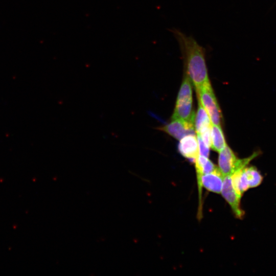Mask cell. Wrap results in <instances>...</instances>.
Listing matches in <instances>:
<instances>
[{
    "label": "cell",
    "instance_id": "obj_1",
    "mask_svg": "<svg viewBox=\"0 0 276 276\" xmlns=\"http://www.w3.org/2000/svg\"><path fill=\"white\" fill-rule=\"evenodd\" d=\"M172 32L179 45L184 60L185 73L198 88L210 82L205 61V50L192 36L174 29Z\"/></svg>",
    "mask_w": 276,
    "mask_h": 276
},
{
    "label": "cell",
    "instance_id": "obj_2",
    "mask_svg": "<svg viewBox=\"0 0 276 276\" xmlns=\"http://www.w3.org/2000/svg\"><path fill=\"white\" fill-rule=\"evenodd\" d=\"M186 75L185 74L171 119L194 123L195 114L193 109L191 81Z\"/></svg>",
    "mask_w": 276,
    "mask_h": 276
},
{
    "label": "cell",
    "instance_id": "obj_3",
    "mask_svg": "<svg viewBox=\"0 0 276 276\" xmlns=\"http://www.w3.org/2000/svg\"><path fill=\"white\" fill-rule=\"evenodd\" d=\"M198 101L206 111L213 125L221 126L222 116L210 82L196 89Z\"/></svg>",
    "mask_w": 276,
    "mask_h": 276
},
{
    "label": "cell",
    "instance_id": "obj_4",
    "mask_svg": "<svg viewBox=\"0 0 276 276\" xmlns=\"http://www.w3.org/2000/svg\"><path fill=\"white\" fill-rule=\"evenodd\" d=\"M219 153V169L224 176L232 175L235 171L245 167L257 155L254 153L247 158L238 159L227 145Z\"/></svg>",
    "mask_w": 276,
    "mask_h": 276
},
{
    "label": "cell",
    "instance_id": "obj_5",
    "mask_svg": "<svg viewBox=\"0 0 276 276\" xmlns=\"http://www.w3.org/2000/svg\"><path fill=\"white\" fill-rule=\"evenodd\" d=\"M222 195L231 206L235 215L238 219H242L244 215V211L241 208L240 197L234 190L231 178V175L224 176Z\"/></svg>",
    "mask_w": 276,
    "mask_h": 276
},
{
    "label": "cell",
    "instance_id": "obj_6",
    "mask_svg": "<svg viewBox=\"0 0 276 276\" xmlns=\"http://www.w3.org/2000/svg\"><path fill=\"white\" fill-rule=\"evenodd\" d=\"M159 129L180 140L186 135L194 134V123L179 119H172L169 123L159 128Z\"/></svg>",
    "mask_w": 276,
    "mask_h": 276
},
{
    "label": "cell",
    "instance_id": "obj_7",
    "mask_svg": "<svg viewBox=\"0 0 276 276\" xmlns=\"http://www.w3.org/2000/svg\"><path fill=\"white\" fill-rule=\"evenodd\" d=\"M178 150L180 154L194 162L199 155V146L197 137L189 134L182 137L179 141Z\"/></svg>",
    "mask_w": 276,
    "mask_h": 276
},
{
    "label": "cell",
    "instance_id": "obj_8",
    "mask_svg": "<svg viewBox=\"0 0 276 276\" xmlns=\"http://www.w3.org/2000/svg\"><path fill=\"white\" fill-rule=\"evenodd\" d=\"M223 178V175L218 168L214 171L201 176L202 186L208 191L219 194L221 192Z\"/></svg>",
    "mask_w": 276,
    "mask_h": 276
},
{
    "label": "cell",
    "instance_id": "obj_9",
    "mask_svg": "<svg viewBox=\"0 0 276 276\" xmlns=\"http://www.w3.org/2000/svg\"><path fill=\"white\" fill-rule=\"evenodd\" d=\"M194 122V127L197 134L201 130L206 128L211 127L213 125L206 111L199 101Z\"/></svg>",
    "mask_w": 276,
    "mask_h": 276
},
{
    "label": "cell",
    "instance_id": "obj_10",
    "mask_svg": "<svg viewBox=\"0 0 276 276\" xmlns=\"http://www.w3.org/2000/svg\"><path fill=\"white\" fill-rule=\"evenodd\" d=\"M197 176L208 174L214 171L218 168L209 159L200 155L194 161Z\"/></svg>",
    "mask_w": 276,
    "mask_h": 276
},
{
    "label": "cell",
    "instance_id": "obj_11",
    "mask_svg": "<svg viewBox=\"0 0 276 276\" xmlns=\"http://www.w3.org/2000/svg\"><path fill=\"white\" fill-rule=\"evenodd\" d=\"M226 145L221 126L213 125L211 131V147L215 151L219 152Z\"/></svg>",
    "mask_w": 276,
    "mask_h": 276
},
{
    "label": "cell",
    "instance_id": "obj_12",
    "mask_svg": "<svg viewBox=\"0 0 276 276\" xmlns=\"http://www.w3.org/2000/svg\"><path fill=\"white\" fill-rule=\"evenodd\" d=\"M243 172L249 188L259 186L262 182L263 176L254 166H245L243 168Z\"/></svg>",
    "mask_w": 276,
    "mask_h": 276
},
{
    "label": "cell",
    "instance_id": "obj_13",
    "mask_svg": "<svg viewBox=\"0 0 276 276\" xmlns=\"http://www.w3.org/2000/svg\"><path fill=\"white\" fill-rule=\"evenodd\" d=\"M197 140L199 146V155L209 157V147H208L202 141L200 136L197 135Z\"/></svg>",
    "mask_w": 276,
    "mask_h": 276
}]
</instances>
